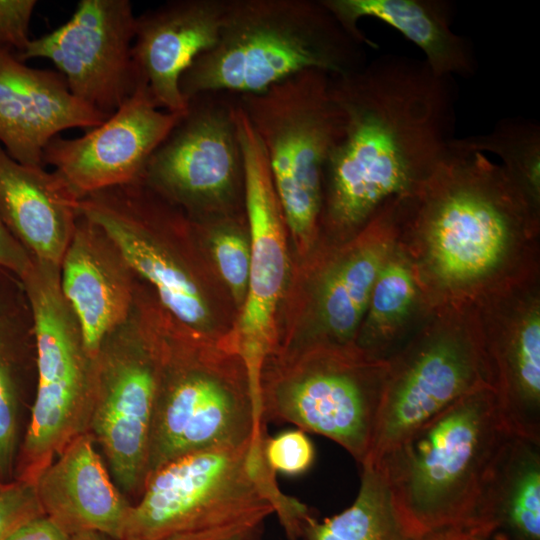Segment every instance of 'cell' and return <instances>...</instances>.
Returning a JSON list of instances; mask_svg holds the SVG:
<instances>
[{"label":"cell","mask_w":540,"mask_h":540,"mask_svg":"<svg viewBox=\"0 0 540 540\" xmlns=\"http://www.w3.org/2000/svg\"><path fill=\"white\" fill-rule=\"evenodd\" d=\"M183 113L160 109L141 83L102 124L80 137L53 138L44 149L43 164L51 165L79 200L141 182L150 157Z\"/></svg>","instance_id":"obj_16"},{"label":"cell","mask_w":540,"mask_h":540,"mask_svg":"<svg viewBox=\"0 0 540 540\" xmlns=\"http://www.w3.org/2000/svg\"><path fill=\"white\" fill-rule=\"evenodd\" d=\"M358 494L342 512L318 521L311 516L305 540H421L402 523L381 472L364 464Z\"/></svg>","instance_id":"obj_28"},{"label":"cell","mask_w":540,"mask_h":540,"mask_svg":"<svg viewBox=\"0 0 540 540\" xmlns=\"http://www.w3.org/2000/svg\"><path fill=\"white\" fill-rule=\"evenodd\" d=\"M511 434L494 390L484 387L410 431L370 465L383 475L413 536L469 532L485 479Z\"/></svg>","instance_id":"obj_4"},{"label":"cell","mask_w":540,"mask_h":540,"mask_svg":"<svg viewBox=\"0 0 540 540\" xmlns=\"http://www.w3.org/2000/svg\"><path fill=\"white\" fill-rule=\"evenodd\" d=\"M78 202L55 171L20 164L0 144V220L32 261L60 267Z\"/></svg>","instance_id":"obj_23"},{"label":"cell","mask_w":540,"mask_h":540,"mask_svg":"<svg viewBox=\"0 0 540 540\" xmlns=\"http://www.w3.org/2000/svg\"><path fill=\"white\" fill-rule=\"evenodd\" d=\"M266 437L181 456L147 480L132 503L122 540H216L257 533L272 513L286 535L310 511L278 487L264 455Z\"/></svg>","instance_id":"obj_3"},{"label":"cell","mask_w":540,"mask_h":540,"mask_svg":"<svg viewBox=\"0 0 540 540\" xmlns=\"http://www.w3.org/2000/svg\"><path fill=\"white\" fill-rule=\"evenodd\" d=\"M58 266L32 261L23 281L34 320L36 387L14 479L34 484L77 436L88 432L94 358L60 288Z\"/></svg>","instance_id":"obj_9"},{"label":"cell","mask_w":540,"mask_h":540,"mask_svg":"<svg viewBox=\"0 0 540 540\" xmlns=\"http://www.w3.org/2000/svg\"><path fill=\"white\" fill-rule=\"evenodd\" d=\"M492 387L475 305L431 311L387 358L377 424L367 459L374 464L410 431L460 398Z\"/></svg>","instance_id":"obj_7"},{"label":"cell","mask_w":540,"mask_h":540,"mask_svg":"<svg viewBox=\"0 0 540 540\" xmlns=\"http://www.w3.org/2000/svg\"><path fill=\"white\" fill-rule=\"evenodd\" d=\"M228 0H173L136 18L133 58L156 105L183 113L180 79L218 41Z\"/></svg>","instance_id":"obj_21"},{"label":"cell","mask_w":540,"mask_h":540,"mask_svg":"<svg viewBox=\"0 0 540 540\" xmlns=\"http://www.w3.org/2000/svg\"><path fill=\"white\" fill-rule=\"evenodd\" d=\"M399 198L385 202L362 230L333 252L317 275L318 346H355L376 279L397 245Z\"/></svg>","instance_id":"obj_19"},{"label":"cell","mask_w":540,"mask_h":540,"mask_svg":"<svg viewBox=\"0 0 540 540\" xmlns=\"http://www.w3.org/2000/svg\"><path fill=\"white\" fill-rule=\"evenodd\" d=\"M237 102L266 152L288 232L308 251L320 233L324 168L344 129L330 75L307 70Z\"/></svg>","instance_id":"obj_6"},{"label":"cell","mask_w":540,"mask_h":540,"mask_svg":"<svg viewBox=\"0 0 540 540\" xmlns=\"http://www.w3.org/2000/svg\"><path fill=\"white\" fill-rule=\"evenodd\" d=\"M35 0H0V49L20 53L29 42Z\"/></svg>","instance_id":"obj_33"},{"label":"cell","mask_w":540,"mask_h":540,"mask_svg":"<svg viewBox=\"0 0 540 540\" xmlns=\"http://www.w3.org/2000/svg\"><path fill=\"white\" fill-rule=\"evenodd\" d=\"M398 246L429 313L540 278V208L501 165L450 146L399 199Z\"/></svg>","instance_id":"obj_2"},{"label":"cell","mask_w":540,"mask_h":540,"mask_svg":"<svg viewBox=\"0 0 540 540\" xmlns=\"http://www.w3.org/2000/svg\"><path fill=\"white\" fill-rule=\"evenodd\" d=\"M387 372L356 346H318L295 368L261 385V417L292 423L343 447L360 465L370 451Z\"/></svg>","instance_id":"obj_11"},{"label":"cell","mask_w":540,"mask_h":540,"mask_svg":"<svg viewBox=\"0 0 540 540\" xmlns=\"http://www.w3.org/2000/svg\"><path fill=\"white\" fill-rule=\"evenodd\" d=\"M475 307L502 415L513 434L540 441V278Z\"/></svg>","instance_id":"obj_17"},{"label":"cell","mask_w":540,"mask_h":540,"mask_svg":"<svg viewBox=\"0 0 540 540\" xmlns=\"http://www.w3.org/2000/svg\"><path fill=\"white\" fill-rule=\"evenodd\" d=\"M256 533H240L230 537L216 539V540H252Z\"/></svg>","instance_id":"obj_38"},{"label":"cell","mask_w":540,"mask_h":540,"mask_svg":"<svg viewBox=\"0 0 540 540\" xmlns=\"http://www.w3.org/2000/svg\"><path fill=\"white\" fill-rule=\"evenodd\" d=\"M421 540H484L470 532L459 529H446L425 535Z\"/></svg>","instance_id":"obj_36"},{"label":"cell","mask_w":540,"mask_h":540,"mask_svg":"<svg viewBox=\"0 0 540 540\" xmlns=\"http://www.w3.org/2000/svg\"><path fill=\"white\" fill-rule=\"evenodd\" d=\"M343 27L366 46L377 48L358 27L364 17L399 31L425 54L431 71L444 77H472L477 60L471 42L451 29L452 4L443 0H323Z\"/></svg>","instance_id":"obj_24"},{"label":"cell","mask_w":540,"mask_h":540,"mask_svg":"<svg viewBox=\"0 0 540 540\" xmlns=\"http://www.w3.org/2000/svg\"><path fill=\"white\" fill-rule=\"evenodd\" d=\"M143 182L189 213L225 211L244 200L237 96L199 94L150 157Z\"/></svg>","instance_id":"obj_14"},{"label":"cell","mask_w":540,"mask_h":540,"mask_svg":"<svg viewBox=\"0 0 540 540\" xmlns=\"http://www.w3.org/2000/svg\"><path fill=\"white\" fill-rule=\"evenodd\" d=\"M34 488L43 513L71 535L96 532L122 540L132 503L115 485L89 432L62 450Z\"/></svg>","instance_id":"obj_22"},{"label":"cell","mask_w":540,"mask_h":540,"mask_svg":"<svg viewBox=\"0 0 540 540\" xmlns=\"http://www.w3.org/2000/svg\"><path fill=\"white\" fill-rule=\"evenodd\" d=\"M161 328V365L153 409L147 476L196 451L239 446L265 436L246 372L212 364L190 339V328ZM146 484V483H145Z\"/></svg>","instance_id":"obj_10"},{"label":"cell","mask_w":540,"mask_h":540,"mask_svg":"<svg viewBox=\"0 0 540 540\" xmlns=\"http://www.w3.org/2000/svg\"><path fill=\"white\" fill-rule=\"evenodd\" d=\"M36 371L31 305L20 277L0 267V480L9 481L17 458L18 410L27 374Z\"/></svg>","instance_id":"obj_26"},{"label":"cell","mask_w":540,"mask_h":540,"mask_svg":"<svg viewBox=\"0 0 540 540\" xmlns=\"http://www.w3.org/2000/svg\"><path fill=\"white\" fill-rule=\"evenodd\" d=\"M218 271L234 299L243 303L250 271V244L234 226H222L211 239Z\"/></svg>","instance_id":"obj_30"},{"label":"cell","mask_w":540,"mask_h":540,"mask_svg":"<svg viewBox=\"0 0 540 540\" xmlns=\"http://www.w3.org/2000/svg\"><path fill=\"white\" fill-rule=\"evenodd\" d=\"M450 146L465 152H489L528 199L540 208V126L523 117L499 120L485 134L454 138Z\"/></svg>","instance_id":"obj_29"},{"label":"cell","mask_w":540,"mask_h":540,"mask_svg":"<svg viewBox=\"0 0 540 540\" xmlns=\"http://www.w3.org/2000/svg\"><path fill=\"white\" fill-rule=\"evenodd\" d=\"M136 18L129 0H80L68 21L15 54L49 60L77 99L109 117L143 83L133 58Z\"/></svg>","instance_id":"obj_15"},{"label":"cell","mask_w":540,"mask_h":540,"mask_svg":"<svg viewBox=\"0 0 540 540\" xmlns=\"http://www.w3.org/2000/svg\"><path fill=\"white\" fill-rule=\"evenodd\" d=\"M107 118L77 99L58 71L29 67L0 49V144L18 163L45 167L44 149L60 132Z\"/></svg>","instance_id":"obj_18"},{"label":"cell","mask_w":540,"mask_h":540,"mask_svg":"<svg viewBox=\"0 0 540 540\" xmlns=\"http://www.w3.org/2000/svg\"><path fill=\"white\" fill-rule=\"evenodd\" d=\"M138 279L128 319L94 357L88 432L107 460L118 488L136 500L147 476L148 447L161 365L164 308Z\"/></svg>","instance_id":"obj_8"},{"label":"cell","mask_w":540,"mask_h":540,"mask_svg":"<svg viewBox=\"0 0 540 540\" xmlns=\"http://www.w3.org/2000/svg\"><path fill=\"white\" fill-rule=\"evenodd\" d=\"M237 126L244 158V209L251 262L243 308L224 350L240 359L256 417L261 421V377L275 347L276 310L288 271V229L266 152L240 106Z\"/></svg>","instance_id":"obj_13"},{"label":"cell","mask_w":540,"mask_h":540,"mask_svg":"<svg viewBox=\"0 0 540 540\" xmlns=\"http://www.w3.org/2000/svg\"><path fill=\"white\" fill-rule=\"evenodd\" d=\"M73 537L53 519L40 514L18 525L3 540H73Z\"/></svg>","instance_id":"obj_34"},{"label":"cell","mask_w":540,"mask_h":540,"mask_svg":"<svg viewBox=\"0 0 540 540\" xmlns=\"http://www.w3.org/2000/svg\"><path fill=\"white\" fill-rule=\"evenodd\" d=\"M59 274L62 294L94 358L103 340L130 316L139 277L106 232L80 214Z\"/></svg>","instance_id":"obj_20"},{"label":"cell","mask_w":540,"mask_h":540,"mask_svg":"<svg viewBox=\"0 0 540 540\" xmlns=\"http://www.w3.org/2000/svg\"><path fill=\"white\" fill-rule=\"evenodd\" d=\"M31 266L32 260L27 252L11 236L0 220V267L22 279Z\"/></svg>","instance_id":"obj_35"},{"label":"cell","mask_w":540,"mask_h":540,"mask_svg":"<svg viewBox=\"0 0 540 540\" xmlns=\"http://www.w3.org/2000/svg\"><path fill=\"white\" fill-rule=\"evenodd\" d=\"M470 533L540 540V441L511 434L485 479Z\"/></svg>","instance_id":"obj_25"},{"label":"cell","mask_w":540,"mask_h":540,"mask_svg":"<svg viewBox=\"0 0 540 540\" xmlns=\"http://www.w3.org/2000/svg\"><path fill=\"white\" fill-rule=\"evenodd\" d=\"M428 314L397 241L376 279L355 346L371 358L387 359Z\"/></svg>","instance_id":"obj_27"},{"label":"cell","mask_w":540,"mask_h":540,"mask_svg":"<svg viewBox=\"0 0 540 540\" xmlns=\"http://www.w3.org/2000/svg\"><path fill=\"white\" fill-rule=\"evenodd\" d=\"M44 514L34 484L12 479L0 480V540L21 523Z\"/></svg>","instance_id":"obj_32"},{"label":"cell","mask_w":540,"mask_h":540,"mask_svg":"<svg viewBox=\"0 0 540 540\" xmlns=\"http://www.w3.org/2000/svg\"><path fill=\"white\" fill-rule=\"evenodd\" d=\"M78 212L106 232L173 318L194 331L205 328L207 301L175 245L187 226L179 207L138 182L90 193L79 200Z\"/></svg>","instance_id":"obj_12"},{"label":"cell","mask_w":540,"mask_h":540,"mask_svg":"<svg viewBox=\"0 0 540 540\" xmlns=\"http://www.w3.org/2000/svg\"><path fill=\"white\" fill-rule=\"evenodd\" d=\"M264 455L275 473L297 476L308 471L315 459L312 441L301 429L287 430L265 438Z\"/></svg>","instance_id":"obj_31"},{"label":"cell","mask_w":540,"mask_h":540,"mask_svg":"<svg viewBox=\"0 0 540 540\" xmlns=\"http://www.w3.org/2000/svg\"><path fill=\"white\" fill-rule=\"evenodd\" d=\"M73 540H113L103 534L96 532H84L77 534L73 537Z\"/></svg>","instance_id":"obj_37"},{"label":"cell","mask_w":540,"mask_h":540,"mask_svg":"<svg viewBox=\"0 0 540 540\" xmlns=\"http://www.w3.org/2000/svg\"><path fill=\"white\" fill-rule=\"evenodd\" d=\"M330 89L344 129L324 168L319 229L345 242L385 202L412 193L448 155L457 91L453 77L394 54L330 75Z\"/></svg>","instance_id":"obj_1"},{"label":"cell","mask_w":540,"mask_h":540,"mask_svg":"<svg viewBox=\"0 0 540 540\" xmlns=\"http://www.w3.org/2000/svg\"><path fill=\"white\" fill-rule=\"evenodd\" d=\"M365 44L323 0H228L216 44L180 79L185 101L255 94L307 70L343 75L366 64Z\"/></svg>","instance_id":"obj_5"}]
</instances>
